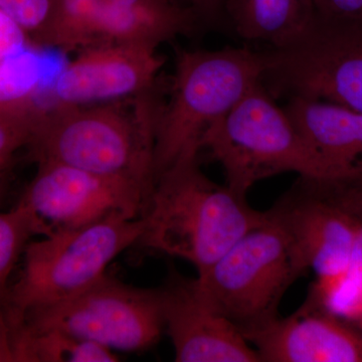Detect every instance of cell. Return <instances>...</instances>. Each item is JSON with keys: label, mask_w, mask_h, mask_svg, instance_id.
<instances>
[{"label": "cell", "mask_w": 362, "mask_h": 362, "mask_svg": "<svg viewBox=\"0 0 362 362\" xmlns=\"http://www.w3.org/2000/svg\"><path fill=\"white\" fill-rule=\"evenodd\" d=\"M141 218L138 243L185 259L201 275L261 225L266 211L252 209L247 197L209 180L194 156L180 159L157 178Z\"/></svg>", "instance_id": "cell-1"}, {"label": "cell", "mask_w": 362, "mask_h": 362, "mask_svg": "<svg viewBox=\"0 0 362 362\" xmlns=\"http://www.w3.org/2000/svg\"><path fill=\"white\" fill-rule=\"evenodd\" d=\"M156 88L138 97L45 108L30 146L37 162L140 181L151 192L153 150L161 100Z\"/></svg>", "instance_id": "cell-2"}, {"label": "cell", "mask_w": 362, "mask_h": 362, "mask_svg": "<svg viewBox=\"0 0 362 362\" xmlns=\"http://www.w3.org/2000/svg\"><path fill=\"white\" fill-rule=\"evenodd\" d=\"M263 52L247 47L178 49L170 85L157 123L154 182L185 157L199 156L204 133L261 83Z\"/></svg>", "instance_id": "cell-3"}, {"label": "cell", "mask_w": 362, "mask_h": 362, "mask_svg": "<svg viewBox=\"0 0 362 362\" xmlns=\"http://www.w3.org/2000/svg\"><path fill=\"white\" fill-rule=\"evenodd\" d=\"M202 149L221 164L226 187L243 197L259 181L286 173L326 182L322 163L261 83L209 127Z\"/></svg>", "instance_id": "cell-4"}, {"label": "cell", "mask_w": 362, "mask_h": 362, "mask_svg": "<svg viewBox=\"0 0 362 362\" xmlns=\"http://www.w3.org/2000/svg\"><path fill=\"white\" fill-rule=\"evenodd\" d=\"M307 270L291 238L271 214L197 275L209 301L243 334L278 318L279 306Z\"/></svg>", "instance_id": "cell-5"}, {"label": "cell", "mask_w": 362, "mask_h": 362, "mask_svg": "<svg viewBox=\"0 0 362 362\" xmlns=\"http://www.w3.org/2000/svg\"><path fill=\"white\" fill-rule=\"evenodd\" d=\"M142 233L141 216H114L28 244L25 269L7 309L13 329L28 311L87 290L103 277L112 259L139 240Z\"/></svg>", "instance_id": "cell-6"}, {"label": "cell", "mask_w": 362, "mask_h": 362, "mask_svg": "<svg viewBox=\"0 0 362 362\" xmlns=\"http://www.w3.org/2000/svg\"><path fill=\"white\" fill-rule=\"evenodd\" d=\"M261 84L274 99L292 97L362 113V25L315 18L291 44L263 52Z\"/></svg>", "instance_id": "cell-7"}, {"label": "cell", "mask_w": 362, "mask_h": 362, "mask_svg": "<svg viewBox=\"0 0 362 362\" xmlns=\"http://www.w3.org/2000/svg\"><path fill=\"white\" fill-rule=\"evenodd\" d=\"M21 326L57 329L111 350L137 351L160 337L163 295L161 287L143 289L104 275L77 296L28 311Z\"/></svg>", "instance_id": "cell-8"}, {"label": "cell", "mask_w": 362, "mask_h": 362, "mask_svg": "<svg viewBox=\"0 0 362 362\" xmlns=\"http://www.w3.org/2000/svg\"><path fill=\"white\" fill-rule=\"evenodd\" d=\"M151 192L140 181L40 161L21 202L32 213L37 235L49 237L114 216L140 218Z\"/></svg>", "instance_id": "cell-9"}, {"label": "cell", "mask_w": 362, "mask_h": 362, "mask_svg": "<svg viewBox=\"0 0 362 362\" xmlns=\"http://www.w3.org/2000/svg\"><path fill=\"white\" fill-rule=\"evenodd\" d=\"M269 211L291 238L307 270L315 272L317 281L349 270L357 220L333 188L299 177Z\"/></svg>", "instance_id": "cell-10"}, {"label": "cell", "mask_w": 362, "mask_h": 362, "mask_svg": "<svg viewBox=\"0 0 362 362\" xmlns=\"http://www.w3.org/2000/svg\"><path fill=\"white\" fill-rule=\"evenodd\" d=\"M156 49L138 44L86 47L54 81L56 103H107L153 90L164 65V58Z\"/></svg>", "instance_id": "cell-11"}, {"label": "cell", "mask_w": 362, "mask_h": 362, "mask_svg": "<svg viewBox=\"0 0 362 362\" xmlns=\"http://www.w3.org/2000/svg\"><path fill=\"white\" fill-rule=\"evenodd\" d=\"M164 328L178 362H262L242 331L202 291L175 274L161 287Z\"/></svg>", "instance_id": "cell-12"}, {"label": "cell", "mask_w": 362, "mask_h": 362, "mask_svg": "<svg viewBox=\"0 0 362 362\" xmlns=\"http://www.w3.org/2000/svg\"><path fill=\"white\" fill-rule=\"evenodd\" d=\"M262 362H362V331L309 296L290 316L245 333Z\"/></svg>", "instance_id": "cell-13"}, {"label": "cell", "mask_w": 362, "mask_h": 362, "mask_svg": "<svg viewBox=\"0 0 362 362\" xmlns=\"http://www.w3.org/2000/svg\"><path fill=\"white\" fill-rule=\"evenodd\" d=\"M199 18L175 0H84L83 49L105 44L158 47L194 33Z\"/></svg>", "instance_id": "cell-14"}, {"label": "cell", "mask_w": 362, "mask_h": 362, "mask_svg": "<svg viewBox=\"0 0 362 362\" xmlns=\"http://www.w3.org/2000/svg\"><path fill=\"white\" fill-rule=\"evenodd\" d=\"M283 109L322 163L324 185L362 187V113L300 97L289 98Z\"/></svg>", "instance_id": "cell-15"}, {"label": "cell", "mask_w": 362, "mask_h": 362, "mask_svg": "<svg viewBox=\"0 0 362 362\" xmlns=\"http://www.w3.org/2000/svg\"><path fill=\"white\" fill-rule=\"evenodd\" d=\"M225 14L240 37L271 49L291 44L316 18L312 0H226Z\"/></svg>", "instance_id": "cell-16"}, {"label": "cell", "mask_w": 362, "mask_h": 362, "mask_svg": "<svg viewBox=\"0 0 362 362\" xmlns=\"http://www.w3.org/2000/svg\"><path fill=\"white\" fill-rule=\"evenodd\" d=\"M16 361L114 362L108 347L57 329L33 330L21 326L13 333Z\"/></svg>", "instance_id": "cell-17"}, {"label": "cell", "mask_w": 362, "mask_h": 362, "mask_svg": "<svg viewBox=\"0 0 362 362\" xmlns=\"http://www.w3.org/2000/svg\"><path fill=\"white\" fill-rule=\"evenodd\" d=\"M32 47L0 62V107L39 111L37 102L42 78V61Z\"/></svg>", "instance_id": "cell-18"}, {"label": "cell", "mask_w": 362, "mask_h": 362, "mask_svg": "<svg viewBox=\"0 0 362 362\" xmlns=\"http://www.w3.org/2000/svg\"><path fill=\"white\" fill-rule=\"evenodd\" d=\"M37 235V226L30 209L18 202V206L0 213V295L28 240Z\"/></svg>", "instance_id": "cell-19"}, {"label": "cell", "mask_w": 362, "mask_h": 362, "mask_svg": "<svg viewBox=\"0 0 362 362\" xmlns=\"http://www.w3.org/2000/svg\"><path fill=\"white\" fill-rule=\"evenodd\" d=\"M45 110L28 112L0 107V173L8 168L18 149L30 145Z\"/></svg>", "instance_id": "cell-20"}, {"label": "cell", "mask_w": 362, "mask_h": 362, "mask_svg": "<svg viewBox=\"0 0 362 362\" xmlns=\"http://www.w3.org/2000/svg\"><path fill=\"white\" fill-rule=\"evenodd\" d=\"M54 0H0V9L21 26L33 45H40L51 23Z\"/></svg>", "instance_id": "cell-21"}, {"label": "cell", "mask_w": 362, "mask_h": 362, "mask_svg": "<svg viewBox=\"0 0 362 362\" xmlns=\"http://www.w3.org/2000/svg\"><path fill=\"white\" fill-rule=\"evenodd\" d=\"M312 4L320 20L362 25V0H312Z\"/></svg>", "instance_id": "cell-22"}, {"label": "cell", "mask_w": 362, "mask_h": 362, "mask_svg": "<svg viewBox=\"0 0 362 362\" xmlns=\"http://www.w3.org/2000/svg\"><path fill=\"white\" fill-rule=\"evenodd\" d=\"M32 45L21 26L0 9V62L20 54Z\"/></svg>", "instance_id": "cell-23"}, {"label": "cell", "mask_w": 362, "mask_h": 362, "mask_svg": "<svg viewBox=\"0 0 362 362\" xmlns=\"http://www.w3.org/2000/svg\"><path fill=\"white\" fill-rule=\"evenodd\" d=\"M337 194L340 202L354 214L357 220L356 245L347 274L362 289V206L352 201L344 190H338Z\"/></svg>", "instance_id": "cell-24"}, {"label": "cell", "mask_w": 362, "mask_h": 362, "mask_svg": "<svg viewBox=\"0 0 362 362\" xmlns=\"http://www.w3.org/2000/svg\"><path fill=\"white\" fill-rule=\"evenodd\" d=\"M199 21L216 23L225 13L226 0H187Z\"/></svg>", "instance_id": "cell-25"}, {"label": "cell", "mask_w": 362, "mask_h": 362, "mask_svg": "<svg viewBox=\"0 0 362 362\" xmlns=\"http://www.w3.org/2000/svg\"><path fill=\"white\" fill-rule=\"evenodd\" d=\"M16 361L13 352V331L8 314L0 311V362Z\"/></svg>", "instance_id": "cell-26"}, {"label": "cell", "mask_w": 362, "mask_h": 362, "mask_svg": "<svg viewBox=\"0 0 362 362\" xmlns=\"http://www.w3.org/2000/svg\"><path fill=\"white\" fill-rule=\"evenodd\" d=\"M345 192L352 201L362 206V187L350 188V189L345 190Z\"/></svg>", "instance_id": "cell-27"}, {"label": "cell", "mask_w": 362, "mask_h": 362, "mask_svg": "<svg viewBox=\"0 0 362 362\" xmlns=\"http://www.w3.org/2000/svg\"><path fill=\"white\" fill-rule=\"evenodd\" d=\"M4 173H0V199H1L2 194H4Z\"/></svg>", "instance_id": "cell-28"}, {"label": "cell", "mask_w": 362, "mask_h": 362, "mask_svg": "<svg viewBox=\"0 0 362 362\" xmlns=\"http://www.w3.org/2000/svg\"><path fill=\"white\" fill-rule=\"evenodd\" d=\"M175 1L178 2V4H183V6H189V4H188L187 0H175Z\"/></svg>", "instance_id": "cell-29"}, {"label": "cell", "mask_w": 362, "mask_h": 362, "mask_svg": "<svg viewBox=\"0 0 362 362\" xmlns=\"http://www.w3.org/2000/svg\"><path fill=\"white\" fill-rule=\"evenodd\" d=\"M358 322H359V324H361V330L362 331V314H361V316L359 317Z\"/></svg>", "instance_id": "cell-30"}]
</instances>
